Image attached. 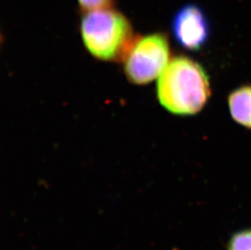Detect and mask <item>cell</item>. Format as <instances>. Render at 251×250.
Returning a JSON list of instances; mask_svg holds the SVG:
<instances>
[{
	"instance_id": "7",
	"label": "cell",
	"mask_w": 251,
	"mask_h": 250,
	"mask_svg": "<svg viewBox=\"0 0 251 250\" xmlns=\"http://www.w3.org/2000/svg\"><path fill=\"white\" fill-rule=\"evenodd\" d=\"M79 5L84 12L99 9L102 7H111L112 0H77Z\"/></svg>"
},
{
	"instance_id": "6",
	"label": "cell",
	"mask_w": 251,
	"mask_h": 250,
	"mask_svg": "<svg viewBox=\"0 0 251 250\" xmlns=\"http://www.w3.org/2000/svg\"><path fill=\"white\" fill-rule=\"evenodd\" d=\"M227 250H251V229L234 234L228 242Z\"/></svg>"
},
{
	"instance_id": "1",
	"label": "cell",
	"mask_w": 251,
	"mask_h": 250,
	"mask_svg": "<svg viewBox=\"0 0 251 250\" xmlns=\"http://www.w3.org/2000/svg\"><path fill=\"white\" fill-rule=\"evenodd\" d=\"M211 95L209 77L203 68L187 57L169 62L157 83L158 100L171 113L195 115L201 111Z\"/></svg>"
},
{
	"instance_id": "2",
	"label": "cell",
	"mask_w": 251,
	"mask_h": 250,
	"mask_svg": "<svg viewBox=\"0 0 251 250\" xmlns=\"http://www.w3.org/2000/svg\"><path fill=\"white\" fill-rule=\"evenodd\" d=\"M80 31L88 51L103 61H125L137 40L129 21L112 6L85 12Z\"/></svg>"
},
{
	"instance_id": "3",
	"label": "cell",
	"mask_w": 251,
	"mask_h": 250,
	"mask_svg": "<svg viewBox=\"0 0 251 250\" xmlns=\"http://www.w3.org/2000/svg\"><path fill=\"white\" fill-rule=\"evenodd\" d=\"M169 55V43L164 33L138 38L124 61L126 76L133 84L147 85L161 75Z\"/></svg>"
},
{
	"instance_id": "5",
	"label": "cell",
	"mask_w": 251,
	"mask_h": 250,
	"mask_svg": "<svg viewBox=\"0 0 251 250\" xmlns=\"http://www.w3.org/2000/svg\"><path fill=\"white\" fill-rule=\"evenodd\" d=\"M230 113L234 121L251 128V86L235 90L228 98Z\"/></svg>"
},
{
	"instance_id": "4",
	"label": "cell",
	"mask_w": 251,
	"mask_h": 250,
	"mask_svg": "<svg viewBox=\"0 0 251 250\" xmlns=\"http://www.w3.org/2000/svg\"><path fill=\"white\" fill-rule=\"evenodd\" d=\"M175 40L190 50H200L208 39L210 26L201 7L189 3L178 10L172 22Z\"/></svg>"
}]
</instances>
